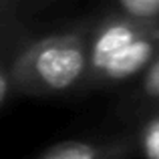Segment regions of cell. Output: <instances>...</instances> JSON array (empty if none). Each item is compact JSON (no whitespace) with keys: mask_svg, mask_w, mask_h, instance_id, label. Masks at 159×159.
<instances>
[{"mask_svg":"<svg viewBox=\"0 0 159 159\" xmlns=\"http://www.w3.org/2000/svg\"><path fill=\"white\" fill-rule=\"evenodd\" d=\"M103 10L139 26H159V0H117Z\"/></svg>","mask_w":159,"mask_h":159,"instance_id":"5","label":"cell"},{"mask_svg":"<svg viewBox=\"0 0 159 159\" xmlns=\"http://www.w3.org/2000/svg\"><path fill=\"white\" fill-rule=\"evenodd\" d=\"M159 54V26L149 28L135 43L125 47L111 62L89 83L91 89H113L135 81Z\"/></svg>","mask_w":159,"mask_h":159,"instance_id":"2","label":"cell"},{"mask_svg":"<svg viewBox=\"0 0 159 159\" xmlns=\"http://www.w3.org/2000/svg\"><path fill=\"white\" fill-rule=\"evenodd\" d=\"M137 153L145 159H159V109L137 119V131H133Z\"/></svg>","mask_w":159,"mask_h":159,"instance_id":"6","label":"cell"},{"mask_svg":"<svg viewBox=\"0 0 159 159\" xmlns=\"http://www.w3.org/2000/svg\"><path fill=\"white\" fill-rule=\"evenodd\" d=\"M157 109H159V54L133 81V89L125 101V111L135 121L147 113L157 111Z\"/></svg>","mask_w":159,"mask_h":159,"instance_id":"4","label":"cell"},{"mask_svg":"<svg viewBox=\"0 0 159 159\" xmlns=\"http://www.w3.org/2000/svg\"><path fill=\"white\" fill-rule=\"evenodd\" d=\"M26 39L14 40V43H8L4 47H0V109L6 105L12 97H16L14 91V83H12V61H14L16 52L28 43Z\"/></svg>","mask_w":159,"mask_h":159,"instance_id":"7","label":"cell"},{"mask_svg":"<svg viewBox=\"0 0 159 159\" xmlns=\"http://www.w3.org/2000/svg\"><path fill=\"white\" fill-rule=\"evenodd\" d=\"M89 69V20L32 39L12 61L16 95L62 97L85 91Z\"/></svg>","mask_w":159,"mask_h":159,"instance_id":"1","label":"cell"},{"mask_svg":"<svg viewBox=\"0 0 159 159\" xmlns=\"http://www.w3.org/2000/svg\"><path fill=\"white\" fill-rule=\"evenodd\" d=\"M26 39V28L18 26V28H8V30H0V47L8 43H14V40Z\"/></svg>","mask_w":159,"mask_h":159,"instance_id":"9","label":"cell"},{"mask_svg":"<svg viewBox=\"0 0 159 159\" xmlns=\"http://www.w3.org/2000/svg\"><path fill=\"white\" fill-rule=\"evenodd\" d=\"M32 4L18 0H0V30L22 26V18L30 10Z\"/></svg>","mask_w":159,"mask_h":159,"instance_id":"8","label":"cell"},{"mask_svg":"<svg viewBox=\"0 0 159 159\" xmlns=\"http://www.w3.org/2000/svg\"><path fill=\"white\" fill-rule=\"evenodd\" d=\"M137 155L133 133L89 139H65L39 151L30 159H131Z\"/></svg>","mask_w":159,"mask_h":159,"instance_id":"3","label":"cell"}]
</instances>
